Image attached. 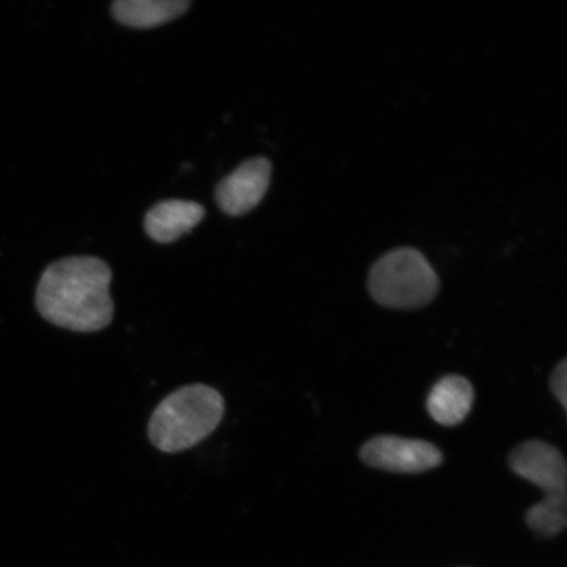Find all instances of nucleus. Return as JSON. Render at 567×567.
Wrapping results in <instances>:
<instances>
[{
    "instance_id": "f03ea898",
    "label": "nucleus",
    "mask_w": 567,
    "mask_h": 567,
    "mask_svg": "<svg viewBox=\"0 0 567 567\" xmlns=\"http://www.w3.org/2000/svg\"><path fill=\"white\" fill-rule=\"evenodd\" d=\"M224 414V396L215 388L183 386L154 410L147 434L161 452L179 453L205 441L221 423Z\"/></svg>"
},
{
    "instance_id": "20e7f679",
    "label": "nucleus",
    "mask_w": 567,
    "mask_h": 567,
    "mask_svg": "<svg viewBox=\"0 0 567 567\" xmlns=\"http://www.w3.org/2000/svg\"><path fill=\"white\" fill-rule=\"evenodd\" d=\"M360 457L374 470L401 474L424 473L443 464V453L436 445L392 435H381L368 441Z\"/></svg>"
},
{
    "instance_id": "1a4fd4ad",
    "label": "nucleus",
    "mask_w": 567,
    "mask_h": 567,
    "mask_svg": "<svg viewBox=\"0 0 567 567\" xmlns=\"http://www.w3.org/2000/svg\"><path fill=\"white\" fill-rule=\"evenodd\" d=\"M189 6L188 0H117L112 13L120 23L145 30L181 18Z\"/></svg>"
},
{
    "instance_id": "9b49d317",
    "label": "nucleus",
    "mask_w": 567,
    "mask_h": 567,
    "mask_svg": "<svg viewBox=\"0 0 567 567\" xmlns=\"http://www.w3.org/2000/svg\"><path fill=\"white\" fill-rule=\"evenodd\" d=\"M550 390L564 409H567V361L564 359L550 375Z\"/></svg>"
},
{
    "instance_id": "39448f33",
    "label": "nucleus",
    "mask_w": 567,
    "mask_h": 567,
    "mask_svg": "<svg viewBox=\"0 0 567 567\" xmlns=\"http://www.w3.org/2000/svg\"><path fill=\"white\" fill-rule=\"evenodd\" d=\"M272 165L267 158L247 159L225 176L216 188V202L226 215L239 217L257 208L271 183Z\"/></svg>"
},
{
    "instance_id": "7ed1b4c3",
    "label": "nucleus",
    "mask_w": 567,
    "mask_h": 567,
    "mask_svg": "<svg viewBox=\"0 0 567 567\" xmlns=\"http://www.w3.org/2000/svg\"><path fill=\"white\" fill-rule=\"evenodd\" d=\"M441 281L435 269L415 248H395L373 265L368 289L389 309H420L435 299Z\"/></svg>"
},
{
    "instance_id": "9d476101",
    "label": "nucleus",
    "mask_w": 567,
    "mask_h": 567,
    "mask_svg": "<svg viewBox=\"0 0 567 567\" xmlns=\"http://www.w3.org/2000/svg\"><path fill=\"white\" fill-rule=\"evenodd\" d=\"M526 522L538 536L549 538L561 534L567 524L566 494L545 495L528 509Z\"/></svg>"
},
{
    "instance_id": "0eeeda50",
    "label": "nucleus",
    "mask_w": 567,
    "mask_h": 567,
    "mask_svg": "<svg viewBox=\"0 0 567 567\" xmlns=\"http://www.w3.org/2000/svg\"><path fill=\"white\" fill-rule=\"evenodd\" d=\"M203 205L186 200H166L146 213L145 230L155 243L172 244L202 223Z\"/></svg>"
},
{
    "instance_id": "423d86ee",
    "label": "nucleus",
    "mask_w": 567,
    "mask_h": 567,
    "mask_svg": "<svg viewBox=\"0 0 567 567\" xmlns=\"http://www.w3.org/2000/svg\"><path fill=\"white\" fill-rule=\"evenodd\" d=\"M517 476L540 487L545 495L566 494L567 467L563 453L543 441L516 446L508 458Z\"/></svg>"
},
{
    "instance_id": "6e6552de",
    "label": "nucleus",
    "mask_w": 567,
    "mask_h": 567,
    "mask_svg": "<svg viewBox=\"0 0 567 567\" xmlns=\"http://www.w3.org/2000/svg\"><path fill=\"white\" fill-rule=\"evenodd\" d=\"M474 403V389L463 375L439 380L427 396V410L436 423L453 427L465 421Z\"/></svg>"
},
{
    "instance_id": "f257e3e1",
    "label": "nucleus",
    "mask_w": 567,
    "mask_h": 567,
    "mask_svg": "<svg viewBox=\"0 0 567 567\" xmlns=\"http://www.w3.org/2000/svg\"><path fill=\"white\" fill-rule=\"evenodd\" d=\"M112 271L95 257H70L54 261L41 275L35 308L42 318L75 332L109 328L115 315L110 286Z\"/></svg>"
}]
</instances>
